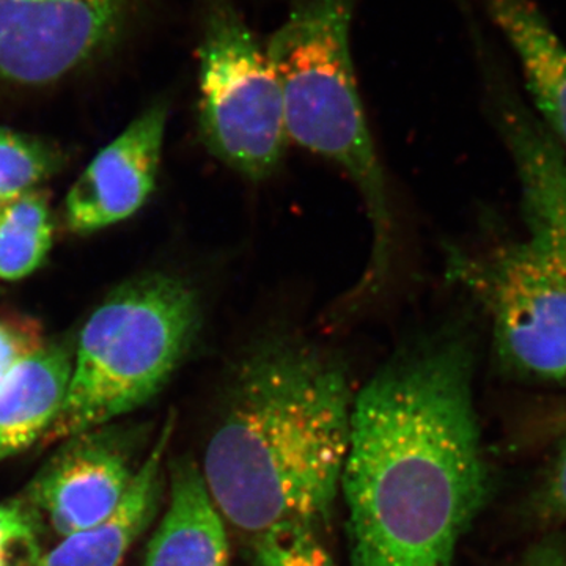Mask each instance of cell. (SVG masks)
Masks as SVG:
<instances>
[{
	"label": "cell",
	"mask_w": 566,
	"mask_h": 566,
	"mask_svg": "<svg viewBox=\"0 0 566 566\" xmlns=\"http://www.w3.org/2000/svg\"><path fill=\"white\" fill-rule=\"evenodd\" d=\"M465 327L405 345L354 395L340 483L349 566H453L488 480Z\"/></svg>",
	"instance_id": "6da1fadb"
},
{
	"label": "cell",
	"mask_w": 566,
	"mask_h": 566,
	"mask_svg": "<svg viewBox=\"0 0 566 566\" xmlns=\"http://www.w3.org/2000/svg\"><path fill=\"white\" fill-rule=\"evenodd\" d=\"M354 390L345 365L293 334L253 342L227 382L200 471L223 521L255 536L331 516Z\"/></svg>",
	"instance_id": "7a4b0ae2"
},
{
	"label": "cell",
	"mask_w": 566,
	"mask_h": 566,
	"mask_svg": "<svg viewBox=\"0 0 566 566\" xmlns=\"http://www.w3.org/2000/svg\"><path fill=\"white\" fill-rule=\"evenodd\" d=\"M357 0H293L266 41L281 85L290 140L334 163L356 185L371 229L365 273L346 297L360 307L381 292L394 251V214L385 170L357 85L352 24Z\"/></svg>",
	"instance_id": "3957f363"
},
{
	"label": "cell",
	"mask_w": 566,
	"mask_h": 566,
	"mask_svg": "<svg viewBox=\"0 0 566 566\" xmlns=\"http://www.w3.org/2000/svg\"><path fill=\"white\" fill-rule=\"evenodd\" d=\"M202 318L196 290L180 277L123 283L82 329L69 394L46 439L87 433L147 403L191 349Z\"/></svg>",
	"instance_id": "277c9868"
},
{
	"label": "cell",
	"mask_w": 566,
	"mask_h": 566,
	"mask_svg": "<svg viewBox=\"0 0 566 566\" xmlns=\"http://www.w3.org/2000/svg\"><path fill=\"white\" fill-rule=\"evenodd\" d=\"M199 128L234 172L264 180L281 166L289 132L266 48L234 0H199Z\"/></svg>",
	"instance_id": "5b68a950"
},
{
	"label": "cell",
	"mask_w": 566,
	"mask_h": 566,
	"mask_svg": "<svg viewBox=\"0 0 566 566\" xmlns=\"http://www.w3.org/2000/svg\"><path fill=\"white\" fill-rule=\"evenodd\" d=\"M450 275L485 308L506 370L542 381L566 379V273L534 241L453 253Z\"/></svg>",
	"instance_id": "8992f818"
},
{
	"label": "cell",
	"mask_w": 566,
	"mask_h": 566,
	"mask_svg": "<svg viewBox=\"0 0 566 566\" xmlns=\"http://www.w3.org/2000/svg\"><path fill=\"white\" fill-rule=\"evenodd\" d=\"M129 0H0V77L48 84L114 43Z\"/></svg>",
	"instance_id": "52a82bcc"
},
{
	"label": "cell",
	"mask_w": 566,
	"mask_h": 566,
	"mask_svg": "<svg viewBox=\"0 0 566 566\" xmlns=\"http://www.w3.org/2000/svg\"><path fill=\"white\" fill-rule=\"evenodd\" d=\"M167 107H148L98 153L66 196V221L91 233L125 221L155 189L166 134Z\"/></svg>",
	"instance_id": "ba28073f"
},
{
	"label": "cell",
	"mask_w": 566,
	"mask_h": 566,
	"mask_svg": "<svg viewBox=\"0 0 566 566\" xmlns=\"http://www.w3.org/2000/svg\"><path fill=\"white\" fill-rule=\"evenodd\" d=\"M495 106L520 185L528 240L566 273V151L505 81L497 85Z\"/></svg>",
	"instance_id": "9c48e42d"
},
{
	"label": "cell",
	"mask_w": 566,
	"mask_h": 566,
	"mask_svg": "<svg viewBox=\"0 0 566 566\" xmlns=\"http://www.w3.org/2000/svg\"><path fill=\"white\" fill-rule=\"evenodd\" d=\"M128 457L102 433H81L62 447L29 488V499L59 535L98 526L132 483Z\"/></svg>",
	"instance_id": "30bf717a"
},
{
	"label": "cell",
	"mask_w": 566,
	"mask_h": 566,
	"mask_svg": "<svg viewBox=\"0 0 566 566\" xmlns=\"http://www.w3.org/2000/svg\"><path fill=\"white\" fill-rule=\"evenodd\" d=\"M516 54L536 117L566 151V44L534 0H485Z\"/></svg>",
	"instance_id": "8fae6325"
},
{
	"label": "cell",
	"mask_w": 566,
	"mask_h": 566,
	"mask_svg": "<svg viewBox=\"0 0 566 566\" xmlns=\"http://www.w3.org/2000/svg\"><path fill=\"white\" fill-rule=\"evenodd\" d=\"M226 521L192 460L175 464L170 502L148 546L145 566H227Z\"/></svg>",
	"instance_id": "7c38bea8"
},
{
	"label": "cell",
	"mask_w": 566,
	"mask_h": 566,
	"mask_svg": "<svg viewBox=\"0 0 566 566\" xmlns=\"http://www.w3.org/2000/svg\"><path fill=\"white\" fill-rule=\"evenodd\" d=\"M74 365L63 345L41 346L0 382V460L17 455L50 430L69 394Z\"/></svg>",
	"instance_id": "4fadbf2b"
},
{
	"label": "cell",
	"mask_w": 566,
	"mask_h": 566,
	"mask_svg": "<svg viewBox=\"0 0 566 566\" xmlns=\"http://www.w3.org/2000/svg\"><path fill=\"white\" fill-rule=\"evenodd\" d=\"M174 431V417L158 442L133 475L115 512L98 526L66 536L65 542L39 558L35 566H120L134 539L150 523L161 494L164 453Z\"/></svg>",
	"instance_id": "5bb4252c"
},
{
	"label": "cell",
	"mask_w": 566,
	"mask_h": 566,
	"mask_svg": "<svg viewBox=\"0 0 566 566\" xmlns=\"http://www.w3.org/2000/svg\"><path fill=\"white\" fill-rule=\"evenodd\" d=\"M52 223L46 193L29 191L0 205V279L20 281L46 259Z\"/></svg>",
	"instance_id": "9a60e30c"
},
{
	"label": "cell",
	"mask_w": 566,
	"mask_h": 566,
	"mask_svg": "<svg viewBox=\"0 0 566 566\" xmlns=\"http://www.w3.org/2000/svg\"><path fill=\"white\" fill-rule=\"evenodd\" d=\"M251 542L255 566H335L311 524H279Z\"/></svg>",
	"instance_id": "2e32d148"
},
{
	"label": "cell",
	"mask_w": 566,
	"mask_h": 566,
	"mask_svg": "<svg viewBox=\"0 0 566 566\" xmlns=\"http://www.w3.org/2000/svg\"><path fill=\"white\" fill-rule=\"evenodd\" d=\"M52 167V153L39 140L0 129V205L32 191Z\"/></svg>",
	"instance_id": "e0dca14e"
},
{
	"label": "cell",
	"mask_w": 566,
	"mask_h": 566,
	"mask_svg": "<svg viewBox=\"0 0 566 566\" xmlns=\"http://www.w3.org/2000/svg\"><path fill=\"white\" fill-rule=\"evenodd\" d=\"M35 524L21 504L0 506V565L35 566Z\"/></svg>",
	"instance_id": "ac0fdd59"
},
{
	"label": "cell",
	"mask_w": 566,
	"mask_h": 566,
	"mask_svg": "<svg viewBox=\"0 0 566 566\" xmlns=\"http://www.w3.org/2000/svg\"><path fill=\"white\" fill-rule=\"evenodd\" d=\"M41 346L36 327L28 323L0 322V382L14 364Z\"/></svg>",
	"instance_id": "d6986e66"
},
{
	"label": "cell",
	"mask_w": 566,
	"mask_h": 566,
	"mask_svg": "<svg viewBox=\"0 0 566 566\" xmlns=\"http://www.w3.org/2000/svg\"><path fill=\"white\" fill-rule=\"evenodd\" d=\"M545 504L554 515L566 517V446L558 455L545 488Z\"/></svg>",
	"instance_id": "ffe728a7"
},
{
	"label": "cell",
	"mask_w": 566,
	"mask_h": 566,
	"mask_svg": "<svg viewBox=\"0 0 566 566\" xmlns=\"http://www.w3.org/2000/svg\"><path fill=\"white\" fill-rule=\"evenodd\" d=\"M526 566H566V549L564 547H543L528 558Z\"/></svg>",
	"instance_id": "44dd1931"
},
{
	"label": "cell",
	"mask_w": 566,
	"mask_h": 566,
	"mask_svg": "<svg viewBox=\"0 0 566 566\" xmlns=\"http://www.w3.org/2000/svg\"><path fill=\"white\" fill-rule=\"evenodd\" d=\"M0 566H3V565H0Z\"/></svg>",
	"instance_id": "7402d4cb"
}]
</instances>
